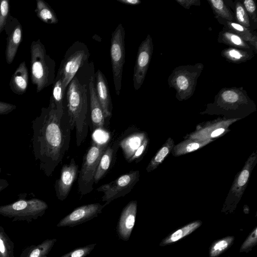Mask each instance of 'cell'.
Listing matches in <instances>:
<instances>
[{"instance_id":"cell-1","label":"cell","mask_w":257,"mask_h":257,"mask_svg":"<svg viewBox=\"0 0 257 257\" xmlns=\"http://www.w3.org/2000/svg\"><path fill=\"white\" fill-rule=\"evenodd\" d=\"M32 148L40 170L51 176L69 150L71 127L66 108L59 109L50 99L32 121Z\"/></svg>"},{"instance_id":"cell-2","label":"cell","mask_w":257,"mask_h":257,"mask_svg":"<svg viewBox=\"0 0 257 257\" xmlns=\"http://www.w3.org/2000/svg\"><path fill=\"white\" fill-rule=\"evenodd\" d=\"M256 110L254 101L243 87H223L214 101L206 105L201 114L223 115L229 118H240Z\"/></svg>"},{"instance_id":"cell-3","label":"cell","mask_w":257,"mask_h":257,"mask_svg":"<svg viewBox=\"0 0 257 257\" xmlns=\"http://www.w3.org/2000/svg\"><path fill=\"white\" fill-rule=\"evenodd\" d=\"M87 89L86 84H82L75 77L66 89V110L71 130L76 131V142L78 147L87 137L89 126L87 117Z\"/></svg>"},{"instance_id":"cell-4","label":"cell","mask_w":257,"mask_h":257,"mask_svg":"<svg viewBox=\"0 0 257 257\" xmlns=\"http://www.w3.org/2000/svg\"><path fill=\"white\" fill-rule=\"evenodd\" d=\"M31 79L39 93L53 84L55 76L56 63L47 54L45 46L40 39L33 41L30 47Z\"/></svg>"},{"instance_id":"cell-5","label":"cell","mask_w":257,"mask_h":257,"mask_svg":"<svg viewBox=\"0 0 257 257\" xmlns=\"http://www.w3.org/2000/svg\"><path fill=\"white\" fill-rule=\"evenodd\" d=\"M203 68L202 63H197L180 65L173 70L168 78V84L175 90L178 100H186L192 96Z\"/></svg>"},{"instance_id":"cell-6","label":"cell","mask_w":257,"mask_h":257,"mask_svg":"<svg viewBox=\"0 0 257 257\" xmlns=\"http://www.w3.org/2000/svg\"><path fill=\"white\" fill-rule=\"evenodd\" d=\"M109 141V139L104 143H99L93 140L84 154L78 175V191L81 196L93 190L95 174L101 156Z\"/></svg>"},{"instance_id":"cell-7","label":"cell","mask_w":257,"mask_h":257,"mask_svg":"<svg viewBox=\"0 0 257 257\" xmlns=\"http://www.w3.org/2000/svg\"><path fill=\"white\" fill-rule=\"evenodd\" d=\"M48 208L47 203L41 199L20 197L13 203L1 205L0 215L12 219L13 222L29 223L42 217Z\"/></svg>"},{"instance_id":"cell-8","label":"cell","mask_w":257,"mask_h":257,"mask_svg":"<svg viewBox=\"0 0 257 257\" xmlns=\"http://www.w3.org/2000/svg\"><path fill=\"white\" fill-rule=\"evenodd\" d=\"M89 56L87 45L79 41H75L67 50L57 73L61 77L65 92L68 84L79 68L87 61Z\"/></svg>"},{"instance_id":"cell-9","label":"cell","mask_w":257,"mask_h":257,"mask_svg":"<svg viewBox=\"0 0 257 257\" xmlns=\"http://www.w3.org/2000/svg\"><path fill=\"white\" fill-rule=\"evenodd\" d=\"M125 30L119 24L111 34L110 57L115 93L119 95L122 86L123 65L125 63Z\"/></svg>"},{"instance_id":"cell-10","label":"cell","mask_w":257,"mask_h":257,"mask_svg":"<svg viewBox=\"0 0 257 257\" xmlns=\"http://www.w3.org/2000/svg\"><path fill=\"white\" fill-rule=\"evenodd\" d=\"M257 163V154L253 152L248 158L242 170L236 175L224 203L221 212L231 213L236 209L247 185L249 177Z\"/></svg>"},{"instance_id":"cell-11","label":"cell","mask_w":257,"mask_h":257,"mask_svg":"<svg viewBox=\"0 0 257 257\" xmlns=\"http://www.w3.org/2000/svg\"><path fill=\"white\" fill-rule=\"evenodd\" d=\"M140 175L139 171L132 170L98 187L96 191L103 193L101 200L105 202L104 207L113 200L130 193L139 181Z\"/></svg>"},{"instance_id":"cell-12","label":"cell","mask_w":257,"mask_h":257,"mask_svg":"<svg viewBox=\"0 0 257 257\" xmlns=\"http://www.w3.org/2000/svg\"><path fill=\"white\" fill-rule=\"evenodd\" d=\"M154 44L150 34L140 45L134 69L133 83L136 90H139L145 80L153 53Z\"/></svg>"},{"instance_id":"cell-13","label":"cell","mask_w":257,"mask_h":257,"mask_svg":"<svg viewBox=\"0 0 257 257\" xmlns=\"http://www.w3.org/2000/svg\"><path fill=\"white\" fill-rule=\"evenodd\" d=\"M104 207L103 205L99 203L79 206L61 219L57 226L73 227L79 225L97 217Z\"/></svg>"},{"instance_id":"cell-14","label":"cell","mask_w":257,"mask_h":257,"mask_svg":"<svg viewBox=\"0 0 257 257\" xmlns=\"http://www.w3.org/2000/svg\"><path fill=\"white\" fill-rule=\"evenodd\" d=\"M78 166L72 158L68 164L63 165L60 175L55 183L54 188L58 199L63 201L68 196L78 175Z\"/></svg>"},{"instance_id":"cell-15","label":"cell","mask_w":257,"mask_h":257,"mask_svg":"<svg viewBox=\"0 0 257 257\" xmlns=\"http://www.w3.org/2000/svg\"><path fill=\"white\" fill-rule=\"evenodd\" d=\"M7 35L5 56L7 63L11 64L17 54L22 38V26L18 20L11 15L4 30Z\"/></svg>"},{"instance_id":"cell-16","label":"cell","mask_w":257,"mask_h":257,"mask_svg":"<svg viewBox=\"0 0 257 257\" xmlns=\"http://www.w3.org/2000/svg\"><path fill=\"white\" fill-rule=\"evenodd\" d=\"M147 137L146 133L135 126H130L118 137L119 148L127 162Z\"/></svg>"},{"instance_id":"cell-17","label":"cell","mask_w":257,"mask_h":257,"mask_svg":"<svg viewBox=\"0 0 257 257\" xmlns=\"http://www.w3.org/2000/svg\"><path fill=\"white\" fill-rule=\"evenodd\" d=\"M137 212L136 200L129 202L122 209L116 227L117 234L121 240H129L135 226Z\"/></svg>"},{"instance_id":"cell-18","label":"cell","mask_w":257,"mask_h":257,"mask_svg":"<svg viewBox=\"0 0 257 257\" xmlns=\"http://www.w3.org/2000/svg\"><path fill=\"white\" fill-rule=\"evenodd\" d=\"M96 94L102 109L104 117L109 122L112 115V103L107 80L100 70H98L94 77Z\"/></svg>"},{"instance_id":"cell-19","label":"cell","mask_w":257,"mask_h":257,"mask_svg":"<svg viewBox=\"0 0 257 257\" xmlns=\"http://www.w3.org/2000/svg\"><path fill=\"white\" fill-rule=\"evenodd\" d=\"M119 146V139H109V143L103 152L98 165L95 176L94 183H97L108 173L114 164Z\"/></svg>"},{"instance_id":"cell-20","label":"cell","mask_w":257,"mask_h":257,"mask_svg":"<svg viewBox=\"0 0 257 257\" xmlns=\"http://www.w3.org/2000/svg\"><path fill=\"white\" fill-rule=\"evenodd\" d=\"M89 89L90 100L91 130L92 131L102 130L106 125L107 121L96 96L94 77L90 78Z\"/></svg>"},{"instance_id":"cell-21","label":"cell","mask_w":257,"mask_h":257,"mask_svg":"<svg viewBox=\"0 0 257 257\" xmlns=\"http://www.w3.org/2000/svg\"><path fill=\"white\" fill-rule=\"evenodd\" d=\"M28 83V70L25 61H23L12 75L9 85L14 93L22 95L26 91Z\"/></svg>"},{"instance_id":"cell-22","label":"cell","mask_w":257,"mask_h":257,"mask_svg":"<svg viewBox=\"0 0 257 257\" xmlns=\"http://www.w3.org/2000/svg\"><path fill=\"white\" fill-rule=\"evenodd\" d=\"M218 22L239 36L254 49L255 54L257 53V33L256 31L244 27L235 22L227 21L217 19Z\"/></svg>"},{"instance_id":"cell-23","label":"cell","mask_w":257,"mask_h":257,"mask_svg":"<svg viewBox=\"0 0 257 257\" xmlns=\"http://www.w3.org/2000/svg\"><path fill=\"white\" fill-rule=\"evenodd\" d=\"M216 20L235 22L234 2L232 0H207Z\"/></svg>"},{"instance_id":"cell-24","label":"cell","mask_w":257,"mask_h":257,"mask_svg":"<svg viewBox=\"0 0 257 257\" xmlns=\"http://www.w3.org/2000/svg\"><path fill=\"white\" fill-rule=\"evenodd\" d=\"M217 41L229 47L254 51L253 48L236 33L224 27L219 32Z\"/></svg>"},{"instance_id":"cell-25","label":"cell","mask_w":257,"mask_h":257,"mask_svg":"<svg viewBox=\"0 0 257 257\" xmlns=\"http://www.w3.org/2000/svg\"><path fill=\"white\" fill-rule=\"evenodd\" d=\"M202 224L201 220L193 221L168 234L161 240L159 245L164 246L176 242L193 233Z\"/></svg>"},{"instance_id":"cell-26","label":"cell","mask_w":257,"mask_h":257,"mask_svg":"<svg viewBox=\"0 0 257 257\" xmlns=\"http://www.w3.org/2000/svg\"><path fill=\"white\" fill-rule=\"evenodd\" d=\"M56 238L47 239L38 244L24 248L20 257H47L56 242Z\"/></svg>"},{"instance_id":"cell-27","label":"cell","mask_w":257,"mask_h":257,"mask_svg":"<svg viewBox=\"0 0 257 257\" xmlns=\"http://www.w3.org/2000/svg\"><path fill=\"white\" fill-rule=\"evenodd\" d=\"M253 50H247L242 49L228 47L221 52V56L227 61L240 64L251 60L254 56Z\"/></svg>"},{"instance_id":"cell-28","label":"cell","mask_w":257,"mask_h":257,"mask_svg":"<svg viewBox=\"0 0 257 257\" xmlns=\"http://www.w3.org/2000/svg\"><path fill=\"white\" fill-rule=\"evenodd\" d=\"M37 17L47 24H56L58 19L54 11L43 0H37L35 10Z\"/></svg>"},{"instance_id":"cell-29","label":"cell","mask_w":257,"mask_h":257,"mask_svg":"<svg viewBox=\"0 0 257 257\" xmlns=\"http://www.w3.org/2000/svg\"><path fill=\"white\" fill-rule=\"evenodd\" d=\"M174 146V140L171 138H168L150 161L146 168L147 172H150L156 169L162 163L169 153L172 151Z\"/></svg>"},{"instance_id":"cell-30","label":"cell","mask_w":257,"mask_h":257,"mask_svg":"<svg viewBox=\"0 0 257 257\" xmlns=\"http://www.w3.org/2000/svg\"><path fill=\"white\" fill-rule=\"evenodd\" d=\"M234 236H227L213 241L209 250V257H218L229 249L233 244Z\"/></svg>"},{"instance_id":"cell-31","label":"cell","mask_w":257,"mask_h":257,"mask_svg":"<svg viewBox=\"0 0 257 257\" xmlns=\"http://www.w3.org/2000/svg\"><path fill=\"white\" fill-rule=\"evenodd\" d=\"M210 142L209 140L199 142L191 141V139L181 142L174 146L172 153L174 156H178L194 151Z\"/></svg>"},{"instance_id":"cell-32","label":"cell","mask_w":257,"mask_h":257,"mask_svg":"<svg viewBox=\"0 0 257 257\" xmlns=\"http://www.w3.org/2000/svg\"><path fill=\"white\" fill-rule=\"evenodd\" d=\"M52 95L50 99L54 103L57 108L59 109L65 108L63 104L64 97L65 92L62 85L61 77L57 74L53 84Z\"/></svg>"},{"instance_id":"cell-33","label":"cell","mask_w":257,"mask_h":257,"mask_svg":"<svg viewBox=\"0 0 257 257\" xmlns=\"http://www.w3.org/2000/svg\"><path fill=\"white\" fill-rule=\"evenodd\" d=\"M15 244L0 225V257H15Z\"/></svg>"},{"instance_id":"cell-34","label":"cell","mask_w":257,"mask_h":257,"mask_svg":"<svg viewBox=\"0 0 257 257\" xmlns=\"http://www.w3.org/2000/svg\"><path fill=\"white\" fill-rule=\"evenodd\" d=\"M233 2L235 22L251 30L255 31L251 24L241 1L235 0Z\"/></svg>"},{"instance_id":"cell-35","label":"cell","mask_w":257,"mask_h":257,"mask_svg":"<svg viewBox=\"0 0 257 257\" xmlns=\"http://www.w3.org/2000/svg\"><path fill=\"white\" fill-rule=\"evenodd\" d=\"M249 18L255 30L257 28V15L256 5L253 0H243L241 1Z\"/></svg>"},{"instance_id":"cell-36","label":"cell","mask_w":257,"mask_h":257,"mask_svg":"<svg viewBox=\"0 0 257 257\" xmlns=\"http://www.w3.org/2000/svg\"><path fill=\"white\" fill-rule=\"evenodd\" d=\"M256 243L257 226H255L241 245L239 249V252H248L256 245Z\"/></svg>"},{"instance_id":"cell-37","label":"cell","mask_w":257,"mask_h":257,"mask_svg":"<svg viewBox=\"0 0 257 257\" xmlns=\"http://www.w3.org/2000/svg\"><path fill=\"white\" fill-rule=\"evenodd\" d=\"M10 16L9 0H0V35Z\"/></svg>"},{"instance_id":"cell-38","label":"cell","mask_w":257,"mask_h":257,"mask_svg":"<svg viewBox=\"0 0 257 257\" xmlns=\"http://www.w3.org/2000/svg\"><path fill=\"white\" fill-rule=\"evenodd\" d=\"M96 245V243H93L75 248L60 257H86L90 253Z\"/></svg>"},{"instance_id":"cell-39","label":"cell","mask_w":257,"mask_h":257,"mask_svg":"<svg viewBox=\"0 0 257 257\" xmlns=\"http://www.w3.org/2000/svg\"><path fill=\"white\" fill-rule=\"evenodd\" d=\"M149 144V138H146L141 146L136 151L133 157L128 161V163L140 162L145 155Z\"/></svg>"},{"instance_id":"cell-40","label":"cell","mask_w":257,"mask_h":257,"mask_svg":"<svg viewBox=\"0 0 257 257\" xmlns=\"http://www.w3.org/2000/svg\"><path fill=\"white\" fill-rule=\"evenodd\" d=\"M17 108V106L11 103L0 101V114H8Z\"/></svg>"},{"instance_id":"cell-41","label":"cell","mask_w":257,"mask_h":257,"mask_svg":"<svg viewBox=\"0 0 257 257\" xmlns=\"http://www.w3.org/2000/svg\"><path fill=\"white\" fill-rule=\"evenodd\" d=\"M181 6L186 9H190L192 6H200L201 1L200 0H175Z\"/></svg>"},{"instance_id":"cell-42","label":"cell","mask_w":257,"mask_h":257,"mask_svg":"<svg viewBox=\"0 0 257 257\" xmlns=\"http://www.w3.org/2000/svg\"><path fill=\"white\" fill-rule=\"evenodd\" d=\"M117 2L130 6H137L141 4L140 0H116Z\"/></svg>"},{"instance_id":"cell-43","label":"cell","mask_w":257,"mask_h":257,"mask_svg":"<svg viewBox=\"0 0 257 257\" xmlns=\"http://www.w3.org/2000/svg\"><path fill=\"white\" fill-rule=\"evenodd\" d=\"M225 131V129L223 127H220L215 130L213 132L211 133L210 135V138H215L217 137L220 135L224 133Z\"/></svg>"},{"instance_id":"cell-44","label":"cell","mask_w":257,"mask_h":257,"mask_svg":"<svg viewBox=\"0 0 257 257\" xmlns=\"http://www.w3.org/2000/svg\"><path fill=\"white\" fill-rule=\"evenodd\" d=\"M9 184L8 181L4 179H0V192L7 188Z\"/></svg>"},{"instance_id":"cell-45","label":"cell","mask_w":257,"mask_h":257,"mask_svg":"<svg viewBox=\"0 0 257 257\" xmlns=\"http://www.w3.org/2000/svg\"><path fill=\"white\" fill-rule=\"evenodd\" d=\"M1 171H2V169H1V168L0 167V173L1 172Z\"/></svg>"}]
</instances>
